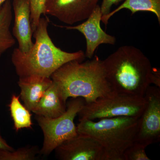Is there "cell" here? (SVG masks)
Returning <instances> with one entry per match:
<instances>
[{
  "instance_id": "6da1fadb",
  "label": "cell",
  "mask_w": 160,
  "mask_h": 160,
  "mask_svg": "<svg viewBox=\"0 0 160 160\" xmlns=\"http://www.w3.org/2000/svg\"><path fill=\"white\" fill-rule=\"evenodd\" d=\"M49 22L47 18H40L33 32L35 42L29 51L22 52L18 48L13 50L12 62L19 77L35 75L50 78L68 62L75 60L83 62L85 59L86 55L82 50L67 52L54 45L48 33Z\"/></svg>"
},
{
  "instance_id": "7a4b0ae2",
  "label": "cell",
  "mask_w": 160,
  "mask_h": 160,
  "mask_svg": "<svg viewBox=\"0 0 160 160\" xmlns=\"http://www.w3.org/2000/svg\"><path fill=\"white\" fill-rule=\"evenodd\" d=\"M50 78L59 87L66 101L69 98H82L89 103L117 93L107 79L102 61L98 56L85 62H68Z\"/></svg>"
},
{
  "instance_id": "3957f363",
  "label": "cell",
  "mask_w": 160,
  "mask_h": 160,
  "mask_svg": "<svg viewBox=\"0 0 160 160\" xmlns=\"http://www.w3.org/2000/svg\"><path fill=\"white\" fill-rule=\"evenodd\" d=\"M102 62L107 79L116 93L144 97L151 85L152 67L141 50L121 46Z\"/></svg>"
},
{
  "instance_id": "277c9868",
  "label": "cell",
  "mask_w": 160,
  "mask_h": 160,
  "mask_svg": "<svg viewBox=\"0 0 160 160\" xmlns=\"http://www.w3.org/2000/svg\"><path fill=\"white\" fill-rule=\"evenodd\" d=\"M140 118L119 117L94 121L79 119L78 134L88 135L102 146L106 160H123V152L134 142Z\"/></svg>"
},
{
  "instance_id": "5b68a950",
  "label": "cell",
  "mask_w": 160,
  "mask_h": 160,
  "mask_svg": "<svg viewBox=\"0 0 160 160\" xmlns=\"http://www.w3.org/2000/svg\"><path fill=\"white\" fill-rule=\"evenodd\" d=\"M85 103L82 98H71L67 105L66 111L58 117L52 118L36 115V120L44 136L40 154L49 155L66 140L77 135L74 120Z\"/></svg>"
},
{
  "instance_id": "8992f818",
  "label": "cell",
  "mask_w": 160,
  "mask_h": 160,
  "mask_svg": "<svg viewBox=\"0 0 160 160\" xmlns=\"http://www.w3.org/2000/svg\"><path fill=\"white\" fill-rule=\"evenodd\" d=\"M146 103L144 97L117 93L92 102L85 103L78 115L79 119L92 121L119 117L140 118Z\"/></svg>"
},
{
  "instance_id": "52a82bcc",
  "label": "cell",
  "mask_w": 160,
  "mask_h": 160,
  "mask_svg": "<svg viewBox=\"0 0 160 160\" xmlns=\"http://www.w3.org/2000/svg\"><path fill=\"white\" fill-rule=\"evenodd\" d=\"M144 97L147 103L134 142L147 147L160 141V88L149 86Z\"/></svg>"
},
{
  "instance_id": "ba28073f",
  "label": "cell",
  "mask_w": 160,
  "mask_h": 160,
  "mask_svg": "<svg viewBox=\"0 0 160 160\" xmlns=\"http://www.w3.org/2000/svg\"><path fill=\"white\" fill-rule=\"evenodd\" d=\"M62 160H106L102 146L94 138L78 134L64 142L55 149Z\"/></svg>"
},
{
  "instance_id": "9c48e42d",
  "label": "cell",
  "mask_w": 160,
  "mask_h": 160,
  "mask_svg": "<svg viewBox=\"0 0 160 160\" xmlns=\"http://www.w3.org/2000/svg\"><path fill=\"white\" fill-rule=\"evenodd\" d=\"M99 0H46L45 14L72 25L87 19Z\"/></svg>"
},
{
  "instance_id": "30bf717a",
  "label": "cell",
  "mask_w": 160,
  "mask_h": 160,
  "mask_svg": "<svg viewBox=\"0 0 160 160\" xmlns=\"http://www.w3.org/2000/svg\"><path fill=\"white\" fill-rule=\"evenodd\" d=\"M102 16L101 8L97 5L90 16L84 22L76 26H62L69 30H76L86 38V57L91 59L98 47L102 44L114 45L115 37L107 34L101 26Z\"/></svg>"
},
{
  "instance_id": "8fae6325",
  "label": "cell",
  "mask_w": 160,
  "mask_h": 160,
  "mask_svg": "<svg viewBox=\"0 0 160 160\" xmlns=\"http://www.w3.org/2000/svg\"><path fill=\"white\" fill-rule=\"evenodd\" d=\"M12 6L14 13L12 34L18 43V49L22 52H27L34 44L32 39L33 32L31 26L30 0H13Z\"/></svg>"
},
{
  "instance_id": "7c38bea8",
  "label": "cell",
  "mask_w": 160,
  "mask_h": 160,
  "mask_svg": "<svg viewBox=\"0 0 160 160\" xmlns=\"http://www.w3.org/2000/svg\"><path fill=\"white\" fill-rule=\"evenodd\" d=\"M52 83L50 78L35 75L19 78L20 98L24 106L29 111H33Z\"/></svg>"
},
{
  "instance_id": "4fadbf2b",
  "label": "cell",
  "mask_w": 160,
  "mask_h": 160,
  "mask_svg": "<svg viewBox=\"0 0 160 160\" xmlns=\"http://www.w3.org/2000/svg\"><path fill=\"white\" fill-rule=\"evenodd\" d=\"M66 109V101L62 91L52 82L32 112L36 115L54 118L62 115Z\"/></svg>"
},
{
  "instance_id": "5bb4252c",
  "label": "cell",
  "mask_w": 160,
  "mask_h": 160,
  "mask_svg": "<svg viewBox=\"0 0 160 160\" xmlns=\"http://www.w3.org/2000/svg\"><path fill=\"white\" fill-rule=\"evenodd\" d=\"M123 9H128L132 15L138 12H149L154 13L160 24V0H126L119 7L108 14L102 16V22L106 26L109 19Z\"/></svg>"
},
{
  "instance_id": "9a60e30c",
  "label": "cell",
  "mask_w": 160,
  "mask_h": 160,
  "mask_svg": "<svg viewBox=\"0 0 160 160\" xmlns=\"http://www.w3.org/2000/svg\"><path fill=\"white\" fill-rule=\"evenodd\" d=\"M12 19L11 2L7 0L0 9V58L15 44V40L10 29Z\"/></svg>"
},
{
  "instance_id": "2e32d148",
  "label": "cell",
  "mask_w": 160,
  "mask_h": 160,
  "mask_svg": "<svg viewBox=\"0 0 160 160\" xmlns=\"http://www.w3.org/2000/svg\"><path fill=\"white\" fill-rule=\"evenodd\" d=\"M19 98L20 96L12 95L9 105L14 129L17 132L24 128H31L32 125L30 111L21 103Z\"/></svg>"
},
{
  "instance_id": "e0dca14e",
  "label": "cell",
  "mask_w": 160,
  "mask_h": 160,
  "mask_svg": "<svg viewBox=\"0 0 160 160\" xmlns=\"http://www.w3.org/2000/svg\"><path fill=\"white\" fill-rule=\"evenodd\" d=\"M37 146H27L12 151L0 149V160H35L40 154Z\"/></svg>"
},
{
  "instance_id": "ac0fdd59",
  "label": "cell",
  "mask_w": 160,
  "mask_h": 160,
  "mask_svg": "<svg viewBox=\"0 0 160 160\" xmlns=\"http://www.w3.org/2000/svg\"><path fill=\"white\" fill-rule=\"evenodd\" d=\"M146 147L133 142L123 152V160H150L146 152Z\"/></svg>"
},
{
  "instance_id": "d6986e66",
  "label": "cell",
  "mask_w": 160,
  "mask_h": 160,
  "mask_svg": "<svg viewBox=\"0 0 160 160\" xmlns=\"http://www.w3.org/2000/svg\"><path fill=\"white\" fill-rule=\"evenodd\" d=\"M46 0H30L31 26L34 32L38 25L41 15L45 14Z\"/></svg>"
},
{
  "instance_id": "ffe728a7",
  "label": "cell",
  "mask_w": 160,
  "mask_h": 160,
  "mask_svg": "<svg viewBox=\"0 0 160 160\" xmlns=\"http://www.w3.org/2000/svg\"><path fill=\"white\" fill-rule=\"evenodd\" d=\"M122 0H103L100 8L102 16L106 15L110 12L112 6L117 5Z\"/></svg>"
},
{
  "instance_id": "44dd1931",
  "label": "cell",
  "mask_w": 160,
  "mask_h": 160,
  "mask_svg": "<svg viewBox=\"0 0 160 160\" xmlns=\"http://www.w3.org/2000/svg\"><path fill=\"white\" fill-rule=\"evenodd\" d=\"M151 84H154L155 86L160 88V69L152 67V72L151 78H150Z\"/></svg>"
},
{
  "instance_id": "7402d4cb",
  "label": "cell",
  "mask_w": 160,
  "mask_h": 160,
  "mask_svg": "<svg viewBox=\"0 0 160 160\" xmlns=\"http://www.w3.org/2000/svg\"><path fill=\"white\" fill-rule=\"evenodd\" d=\"M0 149L12 151L14 150L13 147H12L6 142V140L3 138L0 132Z\"/></svg>"
},
{
  "instance_id": "603a6c76",
  "label": "cell",
  "mask_w": 160,
  "mask_h": 160,
  "mask_svg": "<svg viewBox=\"0 0 160 160\" xmlns=\"http://www.w3.org/2000/svg\"><path fill=\"white\" fill-rule=\"evenodd\" d=\"M6 1H7V0H0V9H1V8H2L3 4H4Z\"/></svg>"
}]
</instances>
